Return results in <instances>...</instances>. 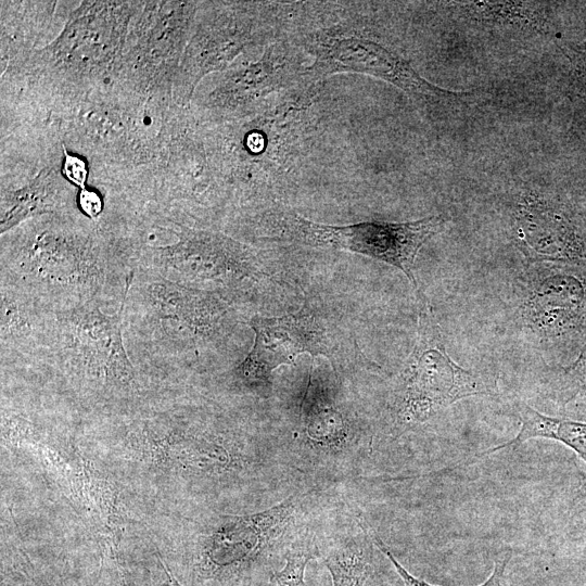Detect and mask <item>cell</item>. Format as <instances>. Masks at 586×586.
Listing matches in <instances>:
<instances>
[{
	"label": "cell",
	"instance_id": "6da1fadb",
	"mask_svg": "<svg viewBox=\"0 0 586 586\" xmlns=\"http://www.w3.org/2000/svg\"><path fill=\"white\" fill-rule=\"evenodd\" d=\"M132 273L128 233L109 214L99 221L79 211L48 214L1 234L0 283L54 313L90 303L117 311Z\"/></svg>",
	"mask_w": 586,
	"mask_h": 586
},
{
	"label": "cell",
	"instance_id": "7a4b0ae2",
	"mask_svg": "<svg viewBox=\"0 0 586 586\" xmlns=\"http://www.w3.org/2000/svg\"><path fill=\"white\" fill-rule=\"evenodd\" d=\"M229 300L133 270L123 304L124 342L142 380H169L234 348Z\"/></svg>",
	"mask_w": 586,
	"mask_h": 586
},
{
	"label": "cell",
	"instance_id": "3957f363",
	"mask_svg": "<svg viewBox=\"0 0 586 586\" xmlns=\"http://www.w3.org/2000/svg\"><path fill=\"white\" fill-rule=\"evenodd\" d=\"M20 369L51 373L103 400L137 396L143 381L125 346L123 307L111 313L95 303L56 313L42 353Z\"/></svg>",
	"mask_w": 586,
	"mask_h": 586
},
{
	"label": "cell",
	"instance_id": "277c9868",
	"mask_svg": "<svg viewBox=\"0 0 586 586\" xmlns=\"http://www.w3.org/2000/svg\"><path fill=\"white\" fill-rule=\"evenodd\" d=\"M173 242L130 239L132 269L225 298L243 291L258 273L249 246L224 233L166 220Z\"/></svg>",
	"mask_w": 586,
	"mask_h": 586
},
{
	"label": "cell",
	"instance_id": "5b68a950",
	"mask_svg": "<svg viewBox=\"0 0 586 586\" xmlns=\"http://www.w3.org/2000/svg\"><path fill=\"white\" fill-rule=\"evenodd\" d=\"M140 2H84L59 38L38 52L40 77L62 92L81 93L107 73H119L132 11Z\"/></svg>",
	"mask_w": 586,
	"mask_h": 586
},
{
	"label": "cell",
	"instance_id": "8992f818",
	"mask_svg": "<svg viewBox=\"0 0 586 586\" xmlns=\"http://www.w3.org/2000/svg\"><path fill=\"white\" fill-rule=\"evenodd\" d=\"M310 97L301 93L219 130L216 141L221 143H217L212 158L222 184L245 191L291 170L301 155V110Z\"/></svg>",
	"mask_w": 586,
	"mask_h": 586
},
{
	"label": "cell",
	"instance_id": "52a82bcc",
	"mask_svg": "<svg viewBox=\"0 0 586 586\" xmlns=\"http://www.w3.org/2000/svg\"><path fill=\"white\" fill-rule=\"evenodd\" d=\"M418 336L399 378L396 421L404 428L423 423L470 396L496 393L493 375L464 369L448 355L441 328L422 295Z\"/></svg>",
	"mask_w": 586,
	"mask_h": 586
},
{
	"label": "cell",
	"instance_id": "ba28073f",
	"mask_svg": "<svg viewBox=\"0 0 586 586\" xmlns=\"http://www.w3.org/2000/svg\"><path fill=\"white\" fill-rule=\"evenodd\" d=\"M275 5L257 2H211L193 25L174 85L179 105L190 102L200 80L226 69L247 48L276 37Z\"/></svg>",
	"mask_w": 586,
	"mask_h": 586
},
{
	"label": "cell",
	"instance_id": "9c48e42d",
	"mask_svg": "<svg viewBox=\"0 0 586 586\" xmlns=\"http://www.w3.org/2000/svg\"><path fill=\"white\" fill-rule=\"evenodd\" d=\"M275 237L298 244L345 250L375 258L400 269L420 294L413 265L421 246L438 233L446 220L428 216L405 222L364 221L332 226L317 224L292 212H278L268 219Z\"/></svg>",
	"mask_w": 586,
	"mask_h": 586
},
{
	"label": "cell",
	"instance_id": "30bf717a",
	"mask_svg": "<svg viewBox=\"0 0 586 586\" xmlns=\"http://www.w3.org/2000/svg\"><path fill=\"white\" fill-rule=\"evenodd\" d=\"M194 1L146 2L129 29L118 77L143 97H171L198 11Z\"/></svg>",
	"mask_w": 586,
	"mask_h": 586
},
{
	"label": "cell",
	"instance_id": "8fae6325",
	"mask_svg": "<svg viewBox=\"0 0 586 586\" xmlns=\"http://www.w3.org/2000/svg\"><path fill=\"white\" fill-rule=\"evenodd\" d=\"M294 41L313 56L306 78L317 87L330 75L358 73L390 82L416 98L460 94L432 85L403 56L355 28L351 22L315 26L298 34Z\"/></svg>",
	"mask_w": 586,
	"mask_h": 586
},
{
	"label": "cell",
	"instance_id": "7c38bea8",
	"mask_svg": "<svg viewBox=\"0 0 586 586\" xmlns=\"http://www.w3.org/2000/svg\"><path fill=\"white\" fill-rule=\"evenodd\" d=\"M303 53L294 40H278L267 44L258 56L238 58L207 94L205 110L219 123H230L275 106L279 103L270 101L275 94H296L300 89L292 90L293 82L306 79Z\"/></svg>",
	"mask_w": 586,
	"mask_h": 586
},
{
	"label": "cell",
	"instance_id": "4fadbf2b",
	"mask_svg": "<svg viewBox=\"0 0 586 586\" xmlns=\"http://www.w3.org/2000/svg\"><path fill=\"white\" fill-rule=\"evenodd\" d=\"M249 323L254 344L231 371L233 383L240 387L265 393L271 388V372L277 367L293 364L302 353L331 355L326 324L306 306L281 317L256 316Z\"/></svg>",
	"mask_w": 586,
	"mask_h": 586
},
{
	"label": "cell",
	"instance_id": "5bb4252c",
	"mask_svg": "<svg viewBox=\"0 0 586 586\" xmlns=\"http://www.w3.org/2000/svg\"><path fill=\"white\" fill-rule=\"evenodd\" d=\"M1 369H18L33 364L42 353L56 313L30 295L0 283Z\"/></svg>",
	"mask_w": 586,
	"mask_h": 586
},
{
	"label": "cell",
	"instance_id": "9a60e30c",
	"mask_svg": "<svg viewBox=\"0 0 586 586\" xmlns=\"http://www.w3.org/2000/svg\"><path fill=\"white\" fill-rule=\"evenodd\" d=\"M78 189L61 173V163L43 167L28 183L18 189H1L0 233L22 222L55 213L79 211Z\"/></svg>",
	"mask_w": 586,
	"mask_h": 586
},
{
	"label": "cell",
	"instance_id": "2e32d148",
	"mask_svg": "<svg viewBox=\"0 0 586 586\" xmlns=\"http://www.w3.org/2000/svg\"><path fill=\"white\" fill-rule=\"evenodd\" d=\"M521 428L517 436L493 447L482 455L493 454L508 447H517L531 438L558 441L572 450L586 464V422L575 419H562L543 415L525 404L515 406Z\"/></svg>",
	"mask_w": 586,
	"mask_h": 586
},
{
	"label": "cell",
	"instance_id": "e0dca14e",
	"mask_svg": "<svg viewBox=\"0 0 586 586\" xmlns=\"http://www.w3.org/2000/svg\"><path fill=\"white\" fill-rule=\"evenodd\" d=\"M300 413L306 434L313 442L334 445L344 440L346 419L320 380L314 375L313 368L301 399Z\"/></svg>",
	"mask_w": 586,
	"mask_h": 586
},
{
	"label": "cell",
	"instance_id": "ac0fdd59",
	"mask_svg": "<svg viewBox=\"0 0 586 586\" xmlns=\"http://www.w3.org/2000/svg\"><path fill=\"white\" fill-rule=\"evenodd\" d=\"M371 549L364 544H348L326 559L333 586H364L372 573Z\"/></svg>",
	"mask_w": 586,
	"mask_h": 586
},
{
	"label": "cell",
	"instance_id": "d6986e66",
	"mask_svg": "<svg viewBox=\"0 0 586 586\" xmlns=\"http://www.w3.org/2000/svg\"><path fill=\"white\" fill-rule=\"evenodd\" d=\"M536 4L532 2H459L458 8L483 20L538 26L540 14Z\"/></svg>",
	"mask_w": 586,
	"mask_h": 586
},
{
	"label": "cell",
	"instance_id": "ffe728a7",
	"mask_svg": "<svg viewBox=\"0 0 586 586\" xmlns=\"http://www.w3.org/2000/svg\"><path fill=\"white\" fill-rule=\"evenodd\" d=\"M552 388L555 397L563 406L586 400V343L575 359L557 372Z\"/></svg>",
	"mask_w": 586,
	"mask_h": 586
},
{
	"label": "cell",
	"instance_id": "44dd1931",
	"mask_svg": "<svg viewBox=\"0 0 586 586\" xmlns=\"http://www.w3.org/2000/svg\"><path fill=\"white\" fill-rule=\"evenodd\" d=\"M367 534L370 536L374 545L384 553V556L391 561L396 573L399 575L404 586H437L429 584L418 577L411 575L394 557L393 552L385 545V543L367 526L362 525ZM510 553L505 557H500L495 562V568L492 575L481 585L477 586H505V570L510 560Z\"/></svg>",
	"mask_w": 586,
	"mask_h": 586
},
{
	"label": "cell",
	"instance_id": "7402d4cb",
	"mask_svg": "<svg viewBox=\"0 0 586 586\" xmlns=\"http://www.w3.org/2000/svg\"><path fill=\"white\" fill-rule=\"evenodd\" d=\"M62 156L61 173L66 181L78 190L87 188L90 175L87 161L76 153H71L64 143H62Z\"/></svg>",
	"mask_w": 586,
	"mask_h": 586
},
{
	"label": "cell",
	"instance_id": "603a6c76",
	"mask_svg": "<svg viewBox=\"0 0 586 586\" xmlns=\"http://www.w3.org/2000/svg\"><path fill=\"white\" fill-rule=\"evenodd\" d=\"M106 204L104 196L95 188L87 187L78 190L77 207L90 220H101L106 212Z\"/></svg>",
	"mask_w": 586,
	"mask_h": 586
},
{
	"label": "cell",
	"instance_id": "cb8c5ba5",
	"mask_svg": "<svg viewBox=\"0 0 586 586\" xmlns=\"http://www.w3.org/2000/svg\"><path fill=\"white\" fill-rule=\"evenodd\" d=\"M572 65V78L577 97L586 105V40L579 46L568 49Z\"/></svg>",
	"mask_w": 586,
	"mask_h": 586
},
{
	"label": "cell",
	"instance_id": "d4e9b609",
	"mask_svg": "<svg viewBox=\"0 0 586 586\" xmlns=\"http://www.w3.org/2000/svg\"><path fill=\"white\" fill-rule=\"evenodd\" d=\"M160 563L164 568L166 575H167V583L164 586H181L177 579L171 575L170 571L166 566L165 562L160 558Z\"/></svg>",
	"mask_w": 586,
	"mask_h": 586
},
{
	"label": "cell",
	"instance_id": "484cf974",
	"mask_svg": "<svg viewBox=\"0 0 586 586\" xmlns=\"http://www.w3.org/2000/svg\"><path fill=\"white\" fill-rule=\"evenodd\" d=\"M575 420L585 421L586 422V405L578 407L575 411Z\"/></svg>",
	"mask_w": 586,
	"mask_h": 586
},
{
	"label": "cell",
	"instance_id": "4316f807",
	"mask_svg": "<svg viewBox=\"0 0 586 586\" xmlns=\"http://www.w3.org/2000/svg\"><path fill=\"white\" fill-rule=\"evenodd\" d=\"M378 586H385V585H383V584L380 583V584H378Z\"/></svg>",
	"mask_w": 586,
	"mask_h": 586
}]
</instances>
